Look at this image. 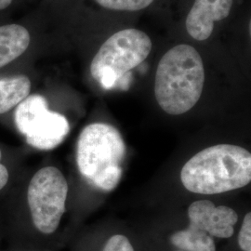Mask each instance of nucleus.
<instances>
[{
  "label": "nucleus",
  "mask_w": 251,
  "mask_h": 251,
  "mask_svg": "<svg viewBox=\"0 0 251 251\" xmlns=\"http://www.w3.org/2000/svg\"><path fill=\"white\" fill-rule=\"evenodd\" d=\"M32 91V81L24 74L0 76V118L9 115Z\"/></svg>",
  "instance_id": "10"
},
{
  "label": "nucleus",
  "mask_w": 251,
  "mask_h": 251,
  "mask_svg": "<svg viewBox=\"0 0 251 251\" xmlns=\"http://www.w3.org/2000/svg\"><path fill=\"white\" fill-rule=\"evenodd\" d=\"M151 50L152 41L143 31L121 30L100 48L90 64V74L102 88L111 89L126 73L143 63Z\"/></svg>",
  "instance_id": "6"
},
{
  "label": "nucleus",
  "mask_w": 251,
  "mask_h": 251,
  "mask_svg": "<svg viewBox=\"0 0 251 251\" xmlns=\"http://www.w3.org/2000/svg\"><path fill=\"white\" fill-rule=\"evenodd\" d=\"M204 83L205 69L200 54L192 46L179 44L164 54L157 65L155 99L167 114L182 115L198 103Z\"/></svg>",
  "instance_id": "3"
},
{
  "label": "nucleus",
  "mask_w": 251,
  "mask_h": 251,
  "mask_svg": "<svg viewBox=\"0 0 251 251\" xmlns=\"http://www.w3.org/2000/svg\"><path fill=\"white\" fill-rule=\"evenodd\" d=\"M11 126L25 147L50 151L70 133V123L63 114L52 111L45 96L30 93L11 113Z\"/></svg>",
  "instance_id": "5"
},
{
  "label": "nucleus",
  "mask_w": 251,
  "mask_h": 251,
  "mask_svg": "<svg viewBox=\"0 0 251 251\" xmlns=\"http://www.w3.org/2000/svg\"><path fill=\"white\" fill-rule=\"evenodd\" d=\"M189 226L212 238H230L234 233L238 215L228 206H216L208 200L192 203L188 208Z\"/></svg>",
  "instance_id": "7"
},
{
  "label": "nucleus",
  "mask_w": 251,
  "mask_h": 251,
  "mask_svg": "<svg viewBox=\"0 0 251 251\" xmlns=\"http://www.w3.org/2000/svg\"><path fill=\"white\" fill-rule=\"evenodd\" d=\"M104 9L124 11H138L149 7L153 0H95Z\"/></svg>",
  "instance_id": "13"
},
{
  "label": "nucleus",
  "mask_w": 251,
  "mask_h": 251,
  "mask_svg": "<svg viewBox=\"0 0 251 251\" xmlns=\"http://www.w3.org/2000/svg\"><path fill=\"white\" fill-rule=\"evenodd\" d=\"M30 44L26 28L18 25L0 26V69L23 55Z\"/></svg>",
  "instance_id": "11"
},
{
  "label": "nucleus",
  "mask_w": 251,
  "mask_h": 251,
  "mask_svg": "<svg viewBox=\"0 0 251 251\" xmlns=\"http://www.w3.org/2000/svg\"></svg>",
  "instance_id": "19"
},
{
  "label": "nucleus",
  "mask_w": 251,
  "mask_h": 251,
  "mask_svg": "<svg viewBox=\"0 0 251 251\" xmlns=\"http://www.w3.org/2000/svg\"><path fill=\"white\" fill-rule=\"evenodd\" d=\"M25 147L12 146L0 142V199L17 182L27 167Z\"/></svg>",
  "instance_id": "9"
},
{
  "label": "nucleus",
  "mask_w": 251,
  "mask_h": 251,
  "mask_svg": "<svg viewBox=\"0 0 251 251\" xmlns=\"http://www.w3.org/2000/svg\"><path fill=\"white\" fill-rule=\"evenodd\" d=\"M25 251V250H16V251Z\"/></svg>",
  "instance_id": "17"
},
{
  "label": "nucleus",
  "mask_w": 251,
  "mask_h": 251,
  "mask_svg": "<svg viewBox=\"0 0 251 251\" xmlns=\"http://www.w3.org/2000/svg\"><path fill=\"white\" fill-rule=\"evenodd\" d=\"M232 6L233 0H196L186 18L189 35L198 41L207 39L215 22L227 18Z\"/></svg>",
  "instance_id": "8"
},
{
  "label": "nucleus",
  "mask_w": 251,
  "mask_h": 251,
  "mask_svg": "<svg viewBox=\"0 0 251 251\" xmlns=\"http://www.w3.org/2000/svg\"><path fill=\"white\" fill-rule=\"evenodd\" d=\"M3 231H2V227H1V224H0V233H2Z\"/></svg>",
  "instance_id": "18"
},
{
  "label": "nucleus",
  "mask_w": 251,
  "mask_h": 251,
  "mask_svg": "<svg viewBox=\"0 0 251 251\" xmlns=\"http://www.w3.org/2000/svg\"><path fill=\"white\" fill-rule=\"evenodd\" d=\"M68 198L69 182L58 167L26 168L0 199L2 231L9 232L21 247L30 235L50 236L60 228Z\"/></svg>",
  "instance_id": "1"
},
{
  "label": "nucleus",
  "mask_w": 251,
  "mask_h": 251,
  "mask_svg": "<svg viewBox=\"0 0 251 251\" xmlns=\"http://www.w3.org/2000/svg\"><path fill=\"white\" fill-rule=\"evenodd\" d=\"M126 155L120 132L105 123H92L81 130L75 146V165L81 177L95 188L110 192L122 178Z\"/></svg>",
  "instance_id": "4"
},
{
  "label": "nucleus",
  "mask_w": 251,
  "mask_h": 251,
  "mask_svg": "<svg viewBox=\"0 0 251 251\" xmlns=\"http://www.w3.org/2000/svg\"><path fill=\"white\" fill-rule=\"evenodd\" d=\"M238 245L243 251H251V213L245 216L238 234Z\"/></svg>",
  "instance_id": "15"
},
{
  "label": "nucleus",
  "mask_w": 251,
  "mask_h": 251,
  "mask_svg": "<svg viewBox=\"0 0 251 251\" xmlns=\"http://www.w3.org/2000/svg\"><path fill=\"white\" fill-rule=\"evenodd\" d=\"M102 251H134V249L125 235L116 234L109 238Z\"/></svg>",
  "instance_id": "14"
},
{
  "label": "nucleus",
  "mask_w": 251,
  "mask_h": 251,
  "mask_svg": "<svg viewBox=\"0 0 251 251\" xmlns=\"http://www.w3.org/2000/svg\"><path fill=\"white\" fill-rule=\"evenodd\" d=\"M12 0H0V10L8 8Z\"/></svg>",
  "instance_id": "16"
},
{
  "label": "nucleus",
  "mask_w": 251,
  "mask_h": 251,
  "mask_svg": "<svg viewBox=\"0 0 251 251\" xmlns=\"http://www.w3.org/2000/svg\"><path fill=\"white\" fill-rule=\"evenodd\" d=\"M180 180L188 191L200 195L242 188L251 180V152L233 144L208 147L186 162Z\"/></svg>",
  "instance_id": "2"
},
{
  "label": "nucleus",
  "mask_w": 251,
  "mask_h": 251,
  "mask_svg": "<svg viewBox=\"0 0 251 251\" xmlns=\"http://www.w3.org/2000/svg\"><path fill=\"white\" fill-rule=\"evenodd\" d=\"M171 242L179 251H216L214 238L191 226L173 233Z\"/></svg>",
  "instance_id": "12"
}]
</instances>
